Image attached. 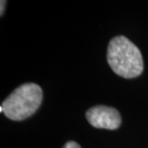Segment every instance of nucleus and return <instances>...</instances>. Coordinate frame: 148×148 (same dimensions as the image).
<instances>
[{
    "label": "nucleus",
    "mask_w": 148,
    "mask_h": 148,
    "mask_svg": "<svg viewBox=\"0 0 148 148\" xmlns=\"http://www.w3.org/2000/svg\"><path fill=\"white\" fill-rule=\"evenodd\" d=\"M107 61L115 74L123 78H135L143 71V60L140 50L126 37L117 36L108 46Z\"/></svg>",
    "instance_id": "obj_1"
},
{
    "label": "nucleus",
    "mask_w": 148,
    "mask_h": 148,
    "mask_svg": "<svg viewBox=\"0 0 148 148\" xmlns=\"http://www.w3.org/2000/svg\"><path fill=\"white\" fill-rule=\"evenodd\" d=\"M42 101V90L34 83L23 84L16 88L4 101L0 112L12 120H23L37 112Z\"/></svg>",
    "instance_id": "obj_2"
},
{
    "label": "nucleus",
    "mask_w": 148,
    "mask_h": 148,
    "mask_svg": "<svg viewBox=\"0 0 148 148\" xmlns=\"http://www.w3.org/2000/svg\"><path fill=\"white\" fill-rule=\"evenodd\" d=\"M87 120L91 126L99 129L115 130L120 126L121 116L116 109L107 106H95L88 110Z\"/></svg>",
    "instance_id": "obj_3"
},
{
    "label": "nucleus",
    "mask_w": 148,
    "mask_h": 148,
    "mask_svg": "<svg viewBox=\"0 0 148 148\" xmlns=\"http://www.w3.org/2000/svg\"><path fill=\"white\" fill-rule=\"evenodd\" d=\"M63 148H81V146L77 143H75V141H69V143L64 144Z\"/></svg>",
    "instance_id": "obj_4"
},
{
    "label": "nucleus",
    "mask_w": 148,
    "mask_h": 148,
    "mask_svg": "<svg viewBox=\"0 0 148 148\" xmlns=\"http://www.w3.org/2000/svg\"><path fill=\"white\" fill-rule=\"evenodd\" d=\"M6 1H1V16H3V8L5 7Z\"/></svg>",
    "instance_id": "obj_5"
}]
</instances>
